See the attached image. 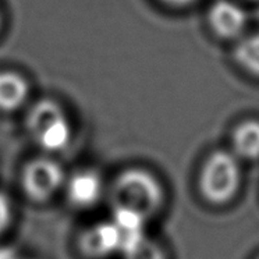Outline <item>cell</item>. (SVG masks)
I'll return each mask as SVG.
<instances>
[{
    "label": "cell",
    "instance_id": "obj_1",
    "mask_svg": "<svg viewBox=\"0 0 259 259\" xmlns=\"http://www.w3.org/2000/svg\"><path fill=\"white\" fill-rule=\"evenodd\" d=\"M110 202L113 209L128 210L148 220L163 206V187L148 170L141 167L125 169L113 181Z\"/></svg>",
    "mask_w": 259,
    "mask_h": 259
},
{
    "label": "cell",
    "instance_id": "obj_2",
    "mask_svg": "<svg viewBox=\"0 0 259 259\" xmlns=\"http://www.w3.org/2000/svg\"><path fill=\"white\" fill-rule=\"evenodd\" d=\"M241 184V169L233 152L218 149L203 162L198 187L202 198L212 205H225L236 197Z\"/></svg>",
    "mask_w": 259,
    "mask_h": 259
},
{
    "label": "cell",
    "instance_id": "obj_3",
    "mask_svg": "<svg viewBox=\"0 0 259 259\" xmlns=\"http://www.w3.org/2000/svg\"><path fill=\"white\" fill-rule=\"evenodd\" d=\"M27 128L46 152L63 151L71 141V124L63 107L52 99L36 102L27 114Z\"/></svg>",
    "mask_w": 259,
    "mask_h": 259
},
{
    "label": "cell",
    "instance_id": "obj_4",
    "mask_svg": "<svg viewBox=\"0 0 259 259\" xmlns=\"http://www.w3.org/2000/svg\"><path fill=\"white\" fill-rule=\"evenodd\" d=\"M63 184H66L64 170L53 159L36 158L24 166L21 186L32 202H48Z\"/></svg>",
    "mask_w": 259,
    "mask_h": 259
},
{
    "label": "cell",
    "instance_id": "obj_5",
    "mask_svg": "<svg viewBox=\"0 0 259 259\" xmlns=\"http://www.w3.org/2000/svg\"><path fill=\"white\" fill-rule=\"evenodd\" d=\"M206 23L214 36L223 40H238L247 28L248 17L233 0H214L206 12Z\"/></svg>",
    "mask_w": 259,
    "mask_h": 259
},
{
    "label": "cell",
    "instance_id": "obj_6",
    "mask_svg": "<svg viewBox=\"0 0 259 259\" xmlns=\"http://www.w3.org/2000/svg\"><path fill=\"white\" fill-rule=\"evenodd\" d=\"M123 238L114 222H101L81 233L78 248L87 258L105 259L121 252Z\"/></svg>",
    "mask_w": 259,
    "mask_h": 259
},
{
    "label": "cell",
    "instance_id": "obj_7",
    "mask_svg": "<svg viewBox=\"0 0 259 259\" xmlns=\"http://www.w3.org/2000/svg\"><path fill=\"white\" fill-rule=\"evenodd\" d=\"M68 202L79 209L92 208L101 199L103 183L94 170H79L66 179Z\"/></svg>",
    "mask_w": 259,
    "mask_h": 259
},
{
    "label": "cell",
    "instance_id": "obj_8",
    "mask_svg": "<svg viewBox=\"0 0 259 259\" xmlns=\"http://www.w3.org/2000/svg\"><path fill=\"white\" fill-rule=\"evenodd\" d=\"M231 149L238 159H259V120L248 118L238 123L231 133Z\"/></svg>",
    "mask_w": 259,
    "mask_h": 259
},
{
    "label": "cell",
    "instance_id": "obj_9",
    "mask_svg": "<svg viewBox=\"0 0 259 259\" xmlns=\"http://www.w3.org/2000/svg\"><path fill=\"white\" fill-rule=\"evenodd\" d=\"M29 96L28 81L13 71H0V110L13 112L27 102Z\"/></svg>",
    "mask_w": 259,
    "mask_h": 259
},
{
    "label": "cell",
    "instance_id": "obj_10",
    "mask_svg": "<svg viewBox=\"0 0 259 259\" xmlns=\"http://www.w3.org/2000/svg\"><path fill=\"white\" fill-rule=\"evenodd\" d=\"M233 60L245 73L259 78V32L242 35L233 49Z\"/></svg>",
    "mask_w": 259,
    "mask_h": 259
},
{
    "label": "cell",
    "instance_id": "obj_11",
    "mask_svg": "<svg viewBox=\"0 0 259 259\" xmlns=\"http://www.w3.org/2000/svg\"><path fill=\"white\" fill-rule=\"evenodd\" d=\"M121 253L123 259H166L162 247L147 236L125 248Z\"/></svg>",
    "mask_w": 259,
    "mask_h": 259
},
{
    "label": "cell",
    "instance_id": "obj_12",
    "mask_svg": "<svg viewBox=\"0 0 259 259\" xmlns=\"http://www.w3.org/2000/svg\"><path fill=\"white\" fill-rule=\"evenodd\" d=\"M10 222H12V203L9 198L0 191V234L7 230Z\"/></svg>",
    "mask_w": 259,
    "mask_h": 259
},
{
    "label": "cell",
    "instance_id": "obj_13",
    "mask_svg": "<svg viewBox=\"0 0 259 259\" xmlns=\"http://www.w3.org/2000/svg\"><path fill=\"white\" fill-rule=\"evenodd\" d=\"M159 2L166 5V6L176 7V9H183V7L192 6L194 3H197L198 0H159Z\"/></svg>",
    "mask_w": 259,
    "mask_h": 259
},
{
    "label": "cell",
    "instance_id": "obj_14",
    "mask_svg": "<svg viewBox=\"0 0 259 259\" xmlns=\"http://www.w3.org/2000/svg\"><path fill=\"white\" fill-rule=\"evenodd\" d=\"M0 259H20L18 255L13 252L12 249H5V248H0Z\"/></svg>",
    "mask_w": 259,
    "mask_h": 259
},
{
    "label": "cell",
    "instance_id": "obj_15",
    "mask_svg": "<svg viewBox=\"0 0 259 259\" xmlns=\"http://www.w3.org/2000/svg\"><path fill=\"white\" fill-rule=\"evenodd\" d=\"M0 28H2V12H0Z\"/></svg>",
    "mask_w": 259,
    "mask_h": 259
},
{
    "label": "cell",
    "instance_id": "obj_16",
    "mask_svg": "<svg viewBox=\"0 0 259 259\" xmlns=\"http://www.w3.org/2000/svg\"><path fill=\"white\" fill-rule=\"evenodd\" d=\"M252 2H259V0H252Z\"/></svg>",
    "mask_w": 259,
    "mask_h": 259
}]
</instances>
